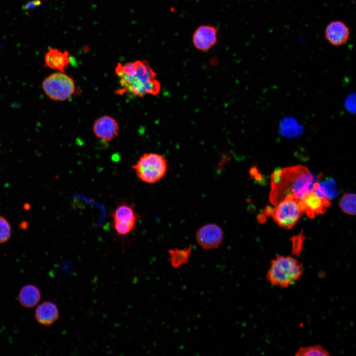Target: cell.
I'll return each mask as SVG.
<instances>
[{"mask_svg":"<svg viewBox=\"0 0 356 356\" xmlns=\"http://www.w3.org/2000/svg\"><path fill=\"white\" fill-rule=\"evenodd\" d=\"M318 176L305 166L297 165L274 170L271 176L270 202L274 206L287 198L301 199L312 191Z\"/></svg>","mask_w":356,"mask_h":356,"instance_id":"cell-1","label":"cell"},{"mask_svg":"<svg viewBox=\"0 0 356 356\" xmlns=\"http://www.w3.org/2000/svg\"><path fill=\"white\" fill-rule=\"evenodd\" d=\"M115 72L122 88L119 91L121 93L143 97L147 95H157L161 90L157 74L146 60L118 63Z\"/></svg>","mask_w":356,"mask_h":356,"instance_id":"cell-2","label":"cell"},{"mask_svg":"<svg viewBox=\"0 0 356 356\" xmlns=\"http://www.w3.org/2000/svg\"><path fill=\"white\" fill-rule=\"evenodd\" d=\"M303 273V265L290 256H277L270 261L267 280L273 286L286 288L299 280Z\"/></svg>","mask_w":356,"mask_h":356,"instance_id":"cell-3","label":"cell"},{"mask_svg":"<svg viewBox=\"0 0 356 356\" xmlns=\"http://www.w3.org/2000/svg\"><path fill=\"white\" fill-rule=\"evenodd\" d=\"M137 178L142 182L154 184L166 174L168 162L163 155L154 152L143 154L132 166Z\"/></svg>","mask_w":356,"mask_h":356,"instance_id":"cell-4","label":"cell"},{"mask_svg":"<svg viewBox=\"0 0 356 356\" xmlns=\"http://www.w3.org/2000/svg\"><path fill=\"white\" fill-rule=\"evenodd\" d=\"M42 88L50 99L60 101L70 98L76 90L74 79L61 72L53 73L44 78Z\"/></svg>","mask_w":356,"mask_h":356,"instance_id":"cell-5","label":"cell"},{"mask_svg":"<svg viewBox=\"0 0 356 356\" xmlns=\"http://www.w3.org/2000/svg\"><path fill=\"white\" fill-rule=\"evenodd\" d=\"M304 212L300 199L287 198L275 206L271 216L278 225L288 229L296 224Z\"/></svg>","mask_w":356,"mask_h":356,"instance_id":"cell-6","label":"cell"},{"mask_svg":"<svg viewBox=\"0 0 356 356\" xmlns=\"http://www.w3.org/2000/svg\"><path fill=\"white\" fill-rule=\"evenodd\" d=\"M223 232L222 228L215 223H208L197 231L196 239L198 244L206 250L217 248L222 244Z\"/></svg>","mask_w":356,"mask_h":356,"instance_id":"cell-7","label":"cell"},{"mask_svg":"<svg viewBox=\"0 0 356 356\" xmlns=\"http://www.w3.org/2000/svg\"><path fill=\"white\" fill-rule=\"evenodd\" d=\"M218 30L212 25H201L194 31L192 42L195 48L202 51L211 49L217 43Z\"/></svg>","mask_w":356,"mask_h":356,"instance_id":"cell-8","label":"cell"},{"mask_svg":"<svg viewBox=\"0 0 356 356\" xmlns=\"http://www.w3.org/2000/svg\"><path fill=\"white\" fill-rule=\"evenodd\" d=\"M92 130L97 138L104 141H111L118 136L119 126L113 117L103 115L94 121Z\"/></svg>","mask_w":356,"mask_h":356,"instance_id":"cell-9","label":"cell"},{"mask_svg":"<svg viewBox=\"0 0 356 356\" xmlns=\"http://www.w3.org/2000/svg\"><path fill=\"white\" fill-rule=\"evenodd\" d=\"M324 34L329 44L338 46L347 42L350 36V31L344 22L334 20L327 25Z\"/></svg>","mask_w":356,"mask_h":356,"instance_id":"cell-10","label":"cell"},{"mask_svg":"<svg viewBox=\"0 0 356 356\" xmlns=\"http://www.w3.org/2000/svg\"><path fill=\"white\" fill-rule=\"evenodd\" d=\"M300 201L304 212L310 218L323 214L331 204L330 200L318 196L313 191L305 195Z\"/></svg>","mask_w":356,"mask_h":356,"instance_id":"cell-11","label":"cell"},{"mask_svg":"<svg viewBox=\"0 0 356 356\" xmlns=\"http://www.w3.org/2000/svg\"><path fill=\"white\" fill-rule=\"evenodd\" d=\"M35 317L39 324L45 326H51L59 318L58 308L54 303L44 301L37 307Z\"/></svg>","mask_w":356,"mask_h":356,"instance_id":"cell-12","label":"cell"},{"mask_svg":"<svg viewBox=\"0 0 356 356\" xmlns=\"http://www.w3.org/2000/svg\"><path fill=\"white\" fill-rule=\"evenodd\" d=\"M70 59L68 51H63L55 48L49 49L44 55L45 65L58 72H65L71 62Z\"/></svg>","mask_w":356,"mask_h":356,"instance_id":"cell-13","label":"cell"},{"mask_svg":"<svg viewBox=\"0 0 356 356\" xmlns=\"http://www.w3.org/2000/svg\"><path fill=\"white\" fill-rule=\"evenodd\" d=\"M318 196L329 200L335 198L338 195L336 181L333 178H326L314 183L313 191Z\"/></svg>","mask_w":356,"mask_h":356,"instance_id":"cell-14","label":"cell"},{"mask_svg":"<svg viewBox=\"0 0 356 356\" xmlns=\"http://www.w3.org/2000/svg\"><path fill=\"white\" fill-rule=\"evenodd\" d=\"M41 299L39 288L34 285L28 284L22 287L18 295L20 304L24 308L30 309L37 306Z\"/></svg>","mask_w":356,"mask_h":356,"instance_id":"cell-15","label":"cell"},{"mask_svg":"<svg viewBox=\"0 0 356 356\" xmlns=\"http://www.w3.org/2000/svg\"><path fill=\"white\" fill-rule=\"evenodd\" d=\"M111 216L113 222L134 224H136L139 219L134 207L127 203L119 205L112 213Z\"/></svg>","mask_w":356,"mask_h":356,"instance_id":"cell-16","label":"cell"},{"mask_svg":"<svg viewBox=\"0 0 356 356\" xmlns=\"http://www.w3.org/2000/svg\"><path fill=\"white\" fill-rule=\"evenodd\" d=\"M191 251V246L181 249L170 250V259L172 265L174 267H178L180 265L185 264L188 260Z\"/></svg>","mask_w":356,"mask_h":356,"instance_id":"cell-17","label":"cell"},{"mask_svg":"<svg viewBox=\"0 0 356 356\" xmlns=\"http://www.w3.org/2000/svg\"><path fill=\"white\" fill-rule=\"evenodd\" d=\"M297 356H328L329 352L320 345L300 347L296 352Z\"/></svg>","mask_w":356,"mask_h":356,"instance_id":"cell-18","label":"cell"},{"mask_svg":"<svg viewBox=\"0 0 356 356\" xmlns=\"http://www.w3.org/2000/svg\"><path fill=\"white\" fill-rule=\"evenodd\" d=\"M356 195L347 193L343 195L340 200L339 205L341 210L346 214H356Z\"/></svg>","mask_w":356,"mask_h":356,"instance_id":"cell-19","label":"cell"},{"mask_svg":"<svg viewBox=\"0 0 356 356\" xmlns=\"http://www.w3.org/2000/svg\"><path fill=\"white\" fill-rule=\"evenodd\" d=\"M11 226L7 220L0 215V244L7 242L10 238Z\"/></svg>","mask_w":356,"mask_h":356,"instance_id":"cell-20","label":"cell"},{"mask_svg":"<svg viewBox=\"0 0 356 356\" xmlns=\"http://www.w3.org/2000/svg\"><path fill=\"white\" fill-rule=\"evenodd\" d=\"M136 224L112 222V226L116 232L119 235L125 236L132 232Z\"/></svg>","mask_w":356,"mask_h":356,"instance_id":"cell-21","label":"cell"},{"mask_svg":"<svg viewBox=\"0 0 356 356\" xmlns=\"http://www.w3.org/2000/svg\"><path fill=\"white\" fill-rule=\"evenodd\" d=\"M304 237L302 234L294 236L292 238V253L296 256H298L302 251Z\"/></svg>","mask_w":356,"mask_h":356,"instance_id":"cell-22","label":"cell"},{"mask_svg":"<svg viewBox=\"0 0 356 356\" xmlns=\"http://www.w3.org/2000/svg\"><path fill=\"white\" fill-rule=\"evenodd\" d=\"M250 175L251 177H253L256 180L259 181L261 178L260 174L258 172V171L256 167H252L250 170Z\"/></svg>","mask_w":356,"mask_h":356,"instance_id":"cell-23","label":"cell"}]
</instances>
